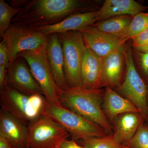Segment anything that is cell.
<instances>
[{
    "instance_id": "cell-26",
    "label": "cell",
    "mask_w": 148,
    "mask_h": 148,
    "mask_svg": "<svg viewBox=\"0 0 148 148\" xmlns=\"http://www.w3.org/2000/svg\"><path fill=\"white\" fill-rule=\"evenodd\" d=\"M131 40L132 49L140 51H148V29L133 37Z\"/></svg>"
},
{
    "instance_id": "cell-34",
    "label": "cell",
    "mask_w": 148,
    "mask_h": 148,
    "mask_svg": "<svg viewBox=\"0 0 148 148\" xmlns=\"http://www.w3.org/2000/svg\"><path fill=\"white\" fill-rule=\"evenodd\" d=\"M122 148H123L122 147Z\"/></svg>"
},
{
    "instance_id": "cell-4",
    "label": "cell",
    "mask_w": 148,
    "mask_h": 148,
    "mask_svg": "<svg viewBox=\"0 0 148 148\" xmlns=\"http://www.w3.org/2000/svg\"><path fill=\"white\" fill-rule=\"evenodd\" d=\"M46 99L44 95H28L6 86L0 90L1 109L28 125L42 115Z\"/></svg>"
},
{
    "instance_id": "cell-15",
    "label": "cell",
    "mask_w": 148,
    "mask_h": 148,
    "mask_svg": "<svg viewBox=\"0 0 148 148\" xmlns=\"http://www.w3.org/2000/svg\"><path fill=\"white\" fill-rule=\"evenodd\" d=\"M27 126L15 117L1 109L0 137L15 147L27 148Z\"/></svg>"
},
{
    "instance_id": "cell-5",
    "label": "cell",
    "mask_w": 148,
    "mask_h": 148,
    "mask_svg": "<svg viewBox=\"0 0 148 148\" xmlns=\"http://www.w3.org/2000/svg\"><path fill=\"white\" fill-rule=\"evenodd\" d=\"M63 49L64 72L69 87L82 86L81 68L86 45L81 32L69 31L57 34Z\"/></svg>"
},
{
    "instance_id": "cell-7",
    "label": "cell",
    "mask_w": 148,
    "mask_h": 148,
    "mask_svg": "<svg viewBox=\"0 0 148 148\" xmlns=\"http://www.w3.org/2000/svg\"><path fill=\"white\" fill-rule=\"evenodd\" d=\"M46 45V42L34 50L23 51L17 57H22L27 61L47 101L58 102L62 90L56 83L51 73L47 57Z\"/></svg>"
},
{
    "instance_id": "cell-30",
    "label": "cell",
    "mask_w": 148,
    "mask_h": 148,
    "mask_svg": "<svg viewBox=\"0 0 148 148\" xmlns=\"http://www.w3.org/2000/svg\"><path fill=\"white\" fill-rule=\"evenodd\" d=\"M29 1V0H9L8 3L14 8H23Z\"/></svg>"
},
{
    "instance_id": "cell-31",
    "label": "cell",
    "mask_w": 148,
    "mask_h": 148,
    "mask_svg": "<svg viewBox=\"0 0 148 148\" xmlns=\"http://www.w3.org/2000/svg\"><path fill=\"white\" fill-rule=\"evenodd\" d=\"M0 148H12V146L5 139L0 137Z\"/></svg>"
},
{
    "instance_id": "cell-22",
    "label": "cell",
    "mask_w": 148,
    "mask_h": 148,
    "mask_svg": "<svg viewBox=\"0 0 148 148\" xmlns=\"http://www.w3.org/2000/svg\"><path fill=\"white\" fill-rule=\"evenodd\" d=\"M23 8L12 7L4 0H0V37L2 38L11 24L12 19Z\"/></svg>"
},
{
    "instance_id": "cell-29",
    "label": "cell",
    "mask_w": 148,
    "mask_h": 148,
    "mask_svg": "<svg viewBox=\"0 0 148 148\" xmlns=\"http://www.w3.org/2000/svg\"><path fill=\"white\" fill-rule=\"evenodd\" d=\"M57 148H85L82 146L78 145L73 140H66L61 142Z\"/></svg>"
},
{
    "instance_id": "cell-12",
    "label": "cell",
    "mask_w": 148,
    "mask_h": 148,
    "mask_svg": "<svg viewBox=\"0 0 148 148\" xmlns=\"http://www.w3.org/2000/svg\"><path fill=\"white\" fill-rule=\"evenodd\" d=\"M86 45L95 55L102 58L125 45L121 39L92 27L81 32Z\"/></svg>"
},
{
    "instance_id": "cell-10",
    "label": "cell",
    "mask_w": 148,
    "mask_h": 148,
    "mask_svg": "<svg viewBox=\"0 0 148 148\" xmlns=\"http://www.w3.org/2000/svg\"><path fill=\"white\" fill-rule=\"evenodd\" d=\"M6 86L28 95H43L42 90L32 75L27 61L22 57H16L8 68Z\"/></svg>"
},
{
    "instance_id": "cell-14",
    "label": "cell",
    "mask_w": 148,
    "mask_h": 148,
    "mask_svg": "<svg viewBox=\"0 0 148 148\" xmlns=\"http://www.w3.org/2000/svg\"><path fill=\"white\" fill-rule=\"evenodd\" d=\"M48 62L56 83L61 90L69 87L64 72L63 49L57 34L48 35L46 45Z\"/></svg>"
},
{
    "instance_id": "cell-23",
    "label": "cell",
    "mask_w": 148,
    "mask_h": 148,
    "mask_svg": "<svg viewBox=\"0 0 148 148\" xmlns=\"http://www.w3.org/2000/svg\"><path fill=\"white\" fill-rule=\"evenodd\" d=\"M80 143L85 148H122V146L114 140L113 135L101 138H89L81 140Z\"/></svg>"
},
{
    "instance_id": "cell-3",
    "label": "cell",
    "mask_w": 148,
    "mask_h": 148,
    "mask_svg": "<svg viewBox=\"0 0 148 148\" xmlns=\"http://www.w3.org/2000/svg\"><path fill=\"white\" fill-rule=\"evenodd\" d=\"M42 115L62 125L75 142L108 135L101 126L63 106L59 101H47Z\"/></svg>"
},
{
    "instance_id": "cell-28",
    "label": "cell",
    "mask_w": 148,
    "mask_h": 148,
    "mask_svg": "<svg viewBox=\"0 0 148 148\" xmlns=\"http://www.w3.org/2000/svg\"><path fill=\"white\" fill-rule=\"evenodd\" d=\"M8 80V69L0 66V90L7 85Z\"/></svg>"
},
{
    "instance_id": "cell-11",
    "label": "cell",
    "mask_w": 148,
    "mask_h": 148,
    "mask_svg": "<svg viewBox=\"0 0 148 148\" xmlns=\"http://www.w3.org/2000/svg\"><path fill=\"white\" fill-rule=\"evenodd\" d=\"M98 11L75 14L68 16L58 24L34 29L48 36L69 31L82 32L91 28L97 22Z\"/></svg>"
},
{
    "instance_id": "cell-2",
    "label": "cell",
    "mask_w": 148,
    "mask_h": 148,
    "mask_svg": "<svg viewBox=\"0 0 148 148\" xmlns=\"http://www.w3.org/2000/svg\"><path fill=\"white\" fill-rule=\"evenodd\" d=\"M104 91L81 87H68L62 90L59 103L101 126L108 135H112V126L103 108Z\"/></svg>"
},
{
    "instance_id": "cell-24",
    "label": "cell",
    "mask_w": 148,
    "mask_h": 148,
    "mask_svg": "<svg viewBox=\"0 0 148 148\" xmlns=\"http://www.w3.org/2000/svg\"><path fill=\"white\" fill-rule=\"evenodd\" d=\"M121 146L123 148H148V126L142 124L133 137Z\"/></svg>"
},
{
    "instance_id": "cell-9",
    "label": "cell",
    "mask_w": 148,
    "mask_h": 148,
    "mask_svg": "<svg viewBox=\"0 0 148 148\" xmlns=\"http://www.w3.org/2000/svg\"><path fill=\"white\" fill-rule=\"evenodd\" d=\"M48 36L34 29L11 24L2 38L8 50L10 63L21 52L34 50L45 44Z\"/></svg>"
},
{
    "instance_id": "cell-33",
    "label": "cell",
    "mask_w": 148,
    "mask_h": 148,
    "mask_svg": "<svg viewBox=\"0 0 148 148\" xmlns=\"http://www.w3.org/2000/svg\"><path fill=\"white\" fill-rule=\"evenodd\" d=\"M12 148H21L15 147H12Z\"/></svg>"
},
{
    "instance_id": "cell-13",
    "label": "cell",
    "mask_w": 148,
    "mask_h": 148,
    "mask_svg": "<svg viewBox=\"0 0 148 148\" xmlns=\"http://www.w3.org/2000/svg\"><path fill=\"white\" fill-rule=\"evenodd\" d=\"M125 45L101 58L103 70L102 88L109 86L113 89L119 87L122 82L124 69H125Z\"/></svg>"
},
{
    "instance_id": "cell-32",
    "label": "cell",
    "mask_w": 148,
    "mask_h": 148,
    "mask_svg": "<svg viewBox=\"0 0 148 148\" xmlns=\"http://www.w3.org/2000/svg\"><path fill=\"white\" fill-rule=\"evenodd\" d=\"M147 102L148 105V84H147Z\"/></svg>"
},
{
    "instance_id": "cell-25",
    "label": "cell",
    "mask_w": 148,
    "mask_h": 148,
    "mask_svg": "<svg viewBox=\"0 0 148 148\" xmlns=\"http://www.w3.org/2000/svg\"><path fill=\"white\" fill-rule=\"evenodd\" d=\"M133 61L137 71L146 84H148V51H140L132 49Z\"/></svg>"
},
{
    "instance_id": "cell-17",
    "label": "cell",
    "mask_w": 148,
    "mask_h": 148,
    "mask_svg": "<svg viewBox=\"0 0 148 148\" xmlns=\"http://www.w3.org/2000/svg\"><path fill=\"white\" fill-rule=\"evenodd\" d=\"M82 87L90 89L102 88L103 70L101 58L86 46L81 68Z\"/></svg>"
},
{
    "instance_id": "cell-21",
    "label": "cell",
    "mask_w": 148,
    "mask_h": 148,
    "mask_svg": "<svg viewBox=\"0 0 148 148\" xmlns=\"http://www.w3.org/2000/svg\"><path fill=\"white\" fill-rule=\"evenodd\" d=\"M148 29V12H140L134 16L128 31L121 40L125 44L133 37Z\"/></svg>"
},
{
    "instance_id": "cell-20",
    "label": "cell",
    "mask_w": 148,
    "mask_h": 148,
    "mask_svg": "<svg viewBox=\"0 0 148 148\" xmlns=\"http://www.w3.org/2000/svg\"><path fill=\"white\" fill-rule=\"evenodd\" d=\"M134 16L121 15L98 21L92 27L98 31L121 39L126 34Z\"/></svg>"
},
{
    "instance_id": "cell-1",
    "label": "cell",
    "mask_w": 148,
    "mask_h": 148,
    "mask_svg": "<svg viewBox=\"0 0 148 148\" xmlns=\"http://www.w3.org/2000/svg\"><path fill=\"white\" fill-rule=\"evenodd\" d=\"M98 1L32 0L12 19L11 24L34 29L60 23L75 14L99 10Z\"/></svg>"
},
{
    "instance_id": "cell-8",
    "label": "cell",
    "mask_w": 148,
    "mask_h": 148,
    "mask_svg": "<svg viewBox=\"0 0 148 148\" xmlns=\"http://www.w3.org/2000/svg\"><path fill=\"white\" fill-rule=\"evenodd\" d=\"M27 130V148H57L70 135L61 125L42 115L28 125Z\"/></svg>"
},
{
    "instance_id": "cell-18",
    "label": "cell",
    "mask_w": 148,
    "mask_h": 148,
    "mask_svg": "<svg viewBox=\"0 0 148 148\" xmlns=\"http://www.w3.org/2000/svg\"><path fill=\"white\" fill-rule=\"evenodd\" d=\"M144 119L140 113H126L118 116L112 121L114 140L121 145L129 141L143 124Z\"/></svg>"
},
{
    "instance_id": "cell-27",
    "label": "cell",
    "mask_w": 148,
    "mask_h": 148,
    "mask_svg": "<svg viewBox=\"0 0 148 148\" xmlns=\"http://www.w3.org/2000/svg\"><path fill=\"white\" fill-rule=\"evenodd\" d=\"M9 64L8 50L5 42L2 40L0 43V66L8 69Z\"/></svg>"
},
{
    "instance_id": "cell-19",
    "label": "cell",
    "mask_w": 148,
    "mask_h": 148,
    "mask_svg": "<svg viewBox=\"0 0 148 148\" xmlns=\"http://www.w3.org/2000/svg\"><path fill=\"white\" fill-rule=\"evenodd\" d=\"M102 108L107 117L112 121L121 114L140 113L131 101L122 97L109 86L105 87Z\"/></svg>"
},
{
    "instance_id": "cell-6",
    "label": "cell",
    "mask_w": 148,
    "mask_h": 148,
    "mask_svg": "<svg viewBox=\"0 0 148 148\" xmlns=\"http://www.w3.org/2000/svg\"><path fill=\"white\" fill-rule=\"evenodd\" d=\"M125 74L117 90L135 106L144 119L148 117L147 86L135 67L132 55L131 42L127 41L124 49Z\"/></svg>"
},
{
    "instance_id": "cell-16",
    "label": "cell",
    "mask_w": 148,
    "mask_h": 148,
    "mask_svg": "<svg viewBox=\"0 0 148 148\" xmlns=\"http://www.w3.org/2000/svg\"><path fill=\"white\" fill-rule=\"evenodd\" d=\"M148 10L134 0H106L98 11V21L121 15L134 16Z\"/></svg>"
}]
</instances>
